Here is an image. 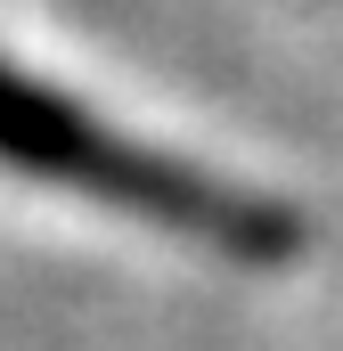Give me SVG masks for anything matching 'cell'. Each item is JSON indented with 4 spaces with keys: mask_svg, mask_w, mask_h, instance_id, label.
Wrapping results in <instances>:
<instances>
[{
    "mask_svg": "<svg viewBox=\"0 0 343 351\" xmlns=\"http://www.w3.org/2000/svg\"><path fill=\"white\" fill-rule=\"evenodd\" d=\"M0 164L25 180H49V188H74L90 204L139 213V221H156L188 245H213L229 262H294L303 254V213L294 204L229 188V180L196 172V164H180L147 139L106 131L74 98L16 74L8 58H0Z\"/></svg>",
    "mask_w": 343,
    "mask_h": 351,
    "instance_id": "obj_1",
    "label": "cell"
}]
</instances>
